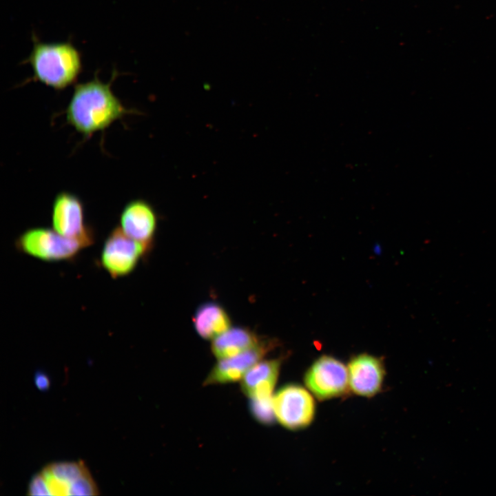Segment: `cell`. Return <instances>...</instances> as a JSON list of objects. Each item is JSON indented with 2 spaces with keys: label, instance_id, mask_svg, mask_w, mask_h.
I'll return each mask as SVG.
<instances>
[{
  "label": "cell",
  "instance_id": "obj_1",
  "mask_svg": "<svg viewBox=\"0 0 496 496\" xmlns=\"http://www.w3.org/2000/svg\"><path fill=\"white\" fill-rule=\"evenodd\" d=\"M112 80L105 83L95 76L74 86L66 108L67 122L85 137L109 127L132 111L113 92Z\"/></svg>",
  "mask_w": 496,
  "mask_h": 496
},
{
  "label": "cell",
  "instance_id": "obj_2",
  "mask_svg": "<svg viewBox=\"0 0 496 496\" xmlns=\"http://www.w3.org/2000/svg\"><path fill=\"white\" fill-rule=\"evenodd\" d=\"M33 48L25 60L34 79L56 90L77 81L82 71L79 51L70 42L44 43L33 38Z\"/></svg>",
  "mask_w": 496,
  "mask_h": 496
},
{
  "label": "cell",
  "instance_id": "obj_3",
  "mask_svg": "<svg viewBox=\"0 0 496 496\" xmlns=\"http://www.w3.org/2000/svg\"><path fill=\"white\" fill-rule=\"evenodd\" d=\"M16 249L45 262L72 260L87 247L79 240L65 237L47 227L28 229L15 240Z\"/></svg>",
  "mask_w": 496,
  "mask_h": 496
},
{
  "label": "cell",
  "instance_id": "obj_4",
  "mask_svg": "<svg viewBox=\"0 0 496 496\" xmlns=\"http://www.w3.org/2000/svg\"><path fill=\"white\" fill-rule=\"evenodd\" d=\"M143 243L127 236L115 227L105 240L100 265L114 279L130 275L149 251Z\"/></svg>",
  "mask_w": 496,
  "mask_h": 496
},
{
  "label": "cell",
  "instance_id": "obj_5",
  "mask_svg": "<svg viewBox=\"0 0 496 496\" xmlns=\"http://www.w3.org/2000/svg\"><path fill=\"white\" fill-rule=\"evenodd\" d=\"M273 405L276 419L289 430L303 428L314 418L313 397L298 384H290L280 388L273 396Z\"/></svg>",
  "mask_w": 496,
  "mask_h": 496
},
{
  "label": "cell",
  "instance_id": "obj_6",
  "mask_svg": "<svg viewBox=\"0 0 496 496\" xmlns=\"http://www.w3.org/2000/svg\"><path fill=\"white\" fill-rule=\"evenodd\" d=\"M52 229L59 234L83 242L87 247L94 242V232L85 223L84 206L76 195L61 192L55 196L52 208Z\"/></svg>",
  "mask_w": 496,
  "mask_h": 496
},
{
  "label": "cell",
  "instance_id": "obj_7",
  "mask_svg": "<svg viewBox=\"0 0 496 496\" xmlns=\"http://www.w3.org/2000/svg\"><path fill=\"white\" fill-rule=\"evenodd\" d=\"M304 383L318 400L343 396L349 390L347 366L333 356L323 355L306 372Z\"/></svg>",
  "mask_w": 496,
  "mask_h": 496
},
{
  "label": "cell",
  "instance_id": "obj_8",
  "mask_svg": "<svg viewBox=\"0 0 496 496\" xmlns=\"http://www.w3.org/2000/svg\"><path fill=\"white\" fill-rule=\"evenodd\" d=\"M276 346V342L261 339L247 351L233 357L221 359L214 365L205 380L204 385L234 382L242 379L245 374Z\"/></svg>",
  "mask_w": 496,
  "mask_h": 496
},
{
  "label": "cell",
  "instance_id": "obj_9",
  "mask_svg": "<svg viewBox=\"0 0 496 496\" xmlns=\"http://www.w3.org/2000/svg\"><path fill=\"white\" fill-rule=\"evenodd\" d=\"M349 389L362 397H373L382 387L385 368L382 360L367 353L353 356L347 365Z\"/></svg>",
  "mask_w": 496,
  "mask_h": 496
},
{
  "label": "cell",
  "instance_id": "obj_10",
  "mask_svg": "<svg viewBox=\"0 0 496 496\" xmlns=\"http://www.w3.org/2000/svg\"><path fill=\"white\" fill-rule=\"evenodd\" d=\"M119 226L127 236L151 249L157 227V216L147 201L132 200L123 207Z\"/></svg>",
  "mask_w": 496,
  "mask_h": 496
},
{
  "label": "cell",
  "instance_id": "obj_11",
  "mask_svg": "<svg viewBox=\"0 0 496 496\" xmlns=\"http://www.w3.org/2000/svg\"><path fill=\"white\" fill-rule=\"evenodd\" d=\"M281 364V358L256 363L242 377V391L250 399L273 397Z\"/></svg>",
  "mask_w": 496,
  "mask_h": 496
},
{
  "label": "cell",
  "instance_id": "obj_12",
  "mask_svg": "<svg viewBox=\"0 0 496 496\" xmlns=\"http://www.w3.org/2000/svg\"><path fill=\"white\" fill-rule=\"evenodd\" d=\"M261 339L246 327H230L212 340L211 349L218 360L236 355L256 345Z\"/></svg>",
  "mask_w": 496,
  "mask_h": 496
},
{
  "label": "cell",
  "instance_id": "obj_13",
  "mask_svg": "<svg viewBox=\"0 0 496 496\" xmlns=\"http://www.w3.org/2000/svg\"><path fill=\"white\" fill-rule=\"evenodd\" d=\"M193 324L199 336L213 340L231 327V319L221 305L209 302L197 309Z\"/></svg>",
  "mask_w": 496,
  "mask_h": 496
},
{
  "label": "cell",
  "instance_id": "obj_14",
  "mask_svg": "<svg viewBox=\"0 0 496 496\" xmlns=\"http://www.w3.org/2000/svg\"><path fill=\"white\" fill-rule=\"evenodd\" d=\"M54 477L71 484L79 477L89 474V470L83 461L78 462H56L45 468Z\"/></svg>",
  "mask_w": 496,
  "mask_h": 496
},
{
  "label": "cell",
  "instance_id": "obj_15",
  "mask_svg": "<svg viewBox=\"0 0 496 496\" xmlns=\"http://www.w3.org/2000/svg\"><path fill=\"white\" fill-rule=\"evenodd\" d=\"M250 400V411L254 419L262 424H271L276 419L273 397Z\"/></svg>",
  "mask_w": 496,
  "mask_h": 496
},
{
  "label": "cell",
  "instance_id": "obj_16",
  "mask_svg": "<svg viewBox=\"0 0 496 496\" xmlns=\"http://www.w3.org/2000/svg\"><path fill=\"white\" fill-rule=\"evenodd\" d=\"M99 489L90 475H83L72 482L70 486V495H97Z\"/></svg>",
  "mask_w": 496,
  "mask_h": 496
},
{
  "label": "cell",
  "instance_id": "obj_17",
  "mask_svg": "<svg viewBox=\"0 0 496 496\" xmlns=\"http://www.w3.org/2000/svg\"><path fill=\"white\" fill-rule=\"evenodd\" d=\"M41 473L46 480L50 495H70V484L54 477L44 468Z\"/></svg>",
  "mask_w": 496,
  "mask_h": 496
},
{
  "label": "cell",
  "instance_id": "obj_18",
  "mask_svg": "<svg viewBox=\"0 0 496 496\" xmlns=\"http://www.w3.org/2000/svg\"><path fill=\"white\" fill-rule=\"evenodd\" d=\"M28 490L29 495H50L46 480L41 472L32 477Z\"/></svg>",
  "mask_w": 496,
  "mask_h": 496
},
{
  "label": "cell",
  "instance_id": "obj_19",
  "mask_svg": "<svg viewBox=\"0 0 496 496\" xmlns=\"http://www.w3.org/2000/svg\"><path fill=\"white\" fill-rule=\"evenodd\" d=\"M36 386L41 391H45L50 386V381L48 375L41 372H38L34 376Z\"/></svg>",
  "mask_w": 496,
  "mask_h": 496
}]
</instances>
